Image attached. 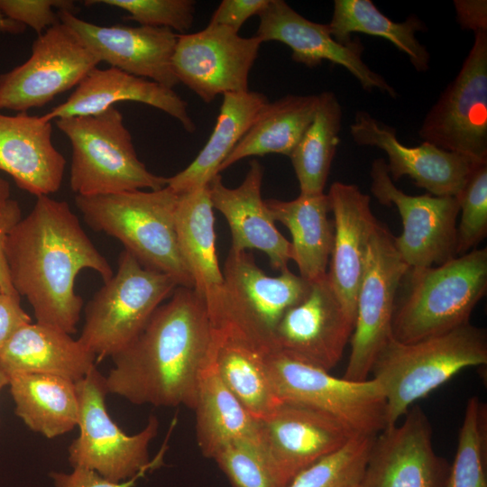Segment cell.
I'll use <instances>...</instances> for the list:
<instances>
[{
  "mask_svg": "<svg viewBox=\"0 0 487 487\" xmlns=\"http://www.w3.org/2000/svg\"><path fill=\"white\" fill-rule=\"evenodd\" d=\"M473 46L456 77L423 119V142L487 161V32H473Z\"/></svg>",
  "mask_w": 487,
  "mask_h": 487,
  "instance_id": "8fae6325",
  "label": "cell"
},
{
  "mask_svg": "<svg viewBox=\"0 0 487 487\" xmlns=\"http://www.w3.org/2000/svg\"><path fill=\"white\" fill-rule=\"evenodd\" d=\"M31 317L23 309L18 294L0 295V352L22 326L31 323Z\"/></svg>",
  "mask_w": 487,
  "mask_h": 487,
  "instance_id": "ee69618b",
  "label": "cell"
},
{
  "mask_svg": "<svg viewBox=\"0 0 487 487\" xmlns=\"http://www.w3.org/2000/svg\"><path fill=\"white\" fill-rule=\"evenodd\" d=\"M268 103L267 96L257 91L224 94L216 125L206 145L187 168L167 178L166 186L178 195L207 186Z\"/></svg>",
  "mask_w": 487,
  "mask_h": 487,
  "instance_id": "4316f807",
  "label": "cell"
},
{
  "mask_svg": "<svg viewBox=\"0 0 487 487\" xmlns=\"http://www.w3.org/2000/svg\"><path fill=\"white\" fill-rule=\"evenodd\" d=\"M409 271L394 245V236L378 223L370 239L358 291L344 379L352 381L369 379L378 354L392 336L397 290Z\"/></svg>",
  "mask_w": 487,
  "mask_h": 487,
  "instance_id": "7c38bea8",
  "label": "cell"
},
{
  "mask_svg": "<svg viewBox=\"0 0 487 487\" xmlns=\"http://www.w3.org/2000/svg\"><path fill=\"white\" fill-rule=\"evenodd\" d=\"M20 220L21 211L0 216V287L5 294H17L10 279L9 269L5 257V244L8 234Z\"/></svg>",
  "mask_w": 487,
  "mask_h": 487,
  "instance_id": "bcb514c9",
  "label": "cell"
},
{
  "mask_svg": "<svg viewBox=\"0 0 487 487\" xmlns=\"http://www.w3.org/2000/svg\"><path fill=\"white\" fill-rule=\"evenodd\" d=\"M212 459L233 487H286L273 472L257 441L230 442Z\"/></svg>",
  "mask_w": 487,
  "mask_h": 487,
  "instance_id": "74e56055",
  "label": "cell"
},
{
  "mask_svg": "<svg viewBox=\"0 0 487 487\" xmlns=\"http://www.w3.org/2000/svg\"><path fill=\"white\" fill-rule=\"evenodd\" d=\"M461 211L456 228V256L463 255L487 234V161L478 163L455 197Z\"/></svg>",
  "mask_w": 487,
  "mask_h": 487,
  "instance_id": "f35d334b",
  "label": "cell"
},
{
  "mask_svg": "<svg viewBox=\"0 0 487 487\" xmlns=\"http://www.w3.org/2000/svg\"><path fill=\"white\" fill-rule=\"evenodd\" d=\"M8 385L14 412L31 430L51 439L78 427L75 382L55 375L21 373L11 376Z\"/></svg>",
  "mask_w": 487,
  "mask_h": 487,
  "instance_id": "f546056e",
  "label": "cell"
},
{
  "mask_svg": "<svg viewBox=\"0 0 487 487\" xmlns=\"http://www.w3.org/2000/svg\"><path fill=\"white\" fill-rule=\"evenodd\" d=\"M445 487H487V406L469 399Z\"/></svg>",
  "mask_w": 487,
  "mask_h": 487,
  "instance_id": "d590c367",
  "label": "cell"
},
{
  "mask_svg": "<svg viewBox=\"0 0 487 487\" xmlns=\"http://www.w3.org/2000/svg\"><path fill=\"white\" fill-rule=\"evenodd\" d=\"M76 389L79 435L68 449L69 462L73 468L89 469L108 481L119 482L131 479L145 468L156 469L163 464L170 433L156 456L153 459L149 456L150 444L159 429L155 416H150L138 433H124L108 414L106 377L96 366L76 382Z\"/></svg>",
  "mask_w": 487,
  "mask_h": 487,
  "instance_id": "9c48e42d",
  "label": "cell"
},
{
  "mask_svg": "<svg viewBox=\"0 0 487 487\" xmlns=\"http://www.w3.org/2000/svg\"><path fill=\"white\" fill-rule=\"evenodd\" d=\"M269 0H223L208 23L227 27L236 32L252 16L258 15Z\"/></svg>",
  "mask_w": 487,
  "mask_h": 487,
  "instance_id": "b9f144b4",
  "label": "cell"
},
{
  "mask_svg": "<svg viewBox=\"0 0 487 487\" xmlns=\"http://www.w3.org/2000/svg\"><path fill=\"white\" fill-rule=\"evenodd\" d=\"M121 101L151 106L178 120L187 132L192 133L196 130L187 102L173 89L114 67L92 69L66 101L43 116L51 122L59 118L93 115Z\"/></svg>",
  "mask_w": 487,
  "mask_h": 487,
  "instance_id": "d4e9b609",
  "label": "cell"
},
{
  "mask_svg": "<svg viewBox=\"0 0 487 487\" xmlns=\"http://www.w3.org/2000/svg\"><path fill=\"white\" fill-rule=\"evenodd\" d=\"M263 167L253 160L243 182L234 188L225 186L220 174L208 184L213 207L226 219L231 234V249L235 252L256 249L264 253L271 267L288 269L291 244L277 229L261 188Z\"/></svg>",
  "mask_w": 487,
  "mask_h": 487,
  "instance_id": "603a6c76",
  "label": "cell"
},
{
  "mask_svg": "<svg viewBox=\"0 0 487 487\" xmlns=\"http://www.w3.org/2000/svg\"><path fill=\"white\" fill-rule=\"evenodd\" d=\"M262 42L221 25L177 34L172 69L179 83L205 103L218 95L248 91L249 75Z\"/></svg>",
  "mask_w": 487,
  "mask_h": 487,
  "instance_id": "9a60e30c",
  "label": "cell"
},
{
  "mask_svg": "<svg viewBox=\"0 0 487 487\" xmlns=\"http://www.w3.org/2000/svg\"><path fill=\"white\" fill-rule=\"evenodd\" d=\"M264 201L273 220L283 224L291 234V260L299 276L309 283L324 278L334 238L327 194H300L289 201Z\"/></svg>",
  "mask_w": 487,
  "mask_h": 487,
  "instance_id": "83f0119b",
  "label": "cell"
},
{
  "mask_svg": "<svg viewBox=\"0 0 487 487\" xmlns=\"http://www.w3.org/2000/svg\"><path fill=\"white\" fill-rule=\"evenodd\" d=\"M101 61L60 22L37 37L27 60L0 75V110L41 107L77 87Z\"/></svg>",
  "mask_w": 487,
  "mask_h": 487,
  "instance_id": "4fadbf2b",
  "label": "cell"
},
{
  "mask_svg": "<svg viewBox=\"0 0 487 487\" xmlns=\"http://www.w3.org/2000/svg\"><path fill=\"white\" fill-rule=\"evenodd\" d=\"M87 5L103 4L130 14L125 17L142 26L161 27L186 33L194 23L193 0H87Z\"/></svg>",
  "mask_w": 487,
  "mask_h": 487,
  "instance_id": "ab89813d",
  "label": "cell"
},
{
  "mask_svg": "<svg viewBox=\"0 0 487 487\" xmlns=\"http://www.w3.org/2000/svg\"><path fill=\"white\" fill-rule=\"evenodd\" d=\"M354 325L326 274L283 315L274 333L276 350L329 372L341 360Z\"/></svg>",
  "mask_w": 487,
  "mask_h": 487,
  "instance_id": "ac0fdd59",
  "label": "cell"
},
{
  "mask_svg": "<svg viewBox=\"0 0 487 487\" xmlns=\"http://www.w3.org/2000/svg\"><path fill=\"white\" fill-rule=\"evenodd\" d=\"M371 191L384 206L394 205L401 217L402 233L394 245L409 269L440 265L456 257L455 197L431 194L410 196L396 187L384 159L373 161Z\"/></svg>",
  "mask_w": 487,
  "mask_h": 487,
  "instance_id": "5bb4252c",
  "label": "cell"
},
{
  "mask_svg": "<svg viewBox=\"0 0 487 487\" xmlns=\"http://www.w3.org/2000/svg\"><path fill=\"white\" fill-rule=\"evenodd\" d=\"M152 468H145L129 480L115 482L97 473L83 467H74L70 473L51 472L54 487H133L137 481Z\"/></svg>",
  "mask_w": 487,
  "mask_h": 487,
  "instance_id": "7bdbcfd3",
  "label": "cell"
},
{
  "mask_svg": "<svg viewBox=\"0 0 487 487\" xmlns=\"http://www.w3.org/2000/svg\"><path fill=\"white\" fill-rule=\"evenodd\" d=\"M317 98V95H287L269 102L221 163L218 173L246 157L270 153L289 157L313 119Z\"/></svg>",
  "mask_w": 487,
  "mask_h": 487,
  "instance_id": "4dcf8cb0",
  "label": "cell"
},
{
  "mask_svg": "<svg viewBox=\"0 0 487 487\" xmlns=\"http://www.w3.org/2000/svg\"><path fill=\"white\" fill-rule=\"evenodd\" d=\"M354 436L326 413L280 400L271 414L259 420L257 443L287 487L299 472L337 451Z\"/></svg>",
  "mask_w": 487,
  "mask_h": 487,
  "instance_id": "e0dca14e",
  "label": "cell"
},
{
  "mask_svg": "<svg viewBox=\"0 0 487 487\" xmlns=\"http://www.w3.org/2000/svg\"><path fill=\"white\" fill-rule=\"evenodd\" d=\"M2 293H3V290H2V289H1V287H0V295H1Z\"/></svg>",
  "mask_w": 487,
  "mask_h": 487,
  "instance_id": "816d5d0a",
  "label": "cell"
},
{
  "mask_svg": "<svg viewBox=\"0 0 487 487\" xmlns=\"http://www.w3.org/2000/svg\"><path fill=\"white\" fill-rule=\"evenodd\" d=\"M214 363L224 384L257 420L280 404L267 371L265 355L232 339H218Z\"/></svg>",
  "mask_w": 487,
  "mask_h": 487,
  "instance_id": "e575fe53",
  "label": "cell"
},
{
  "mask_svg": "<svg viewBox=\"0 0 487 487\" xmlns=\"http://www.w3.org/2000/svg\"><path fill=\"white\" fill-rule=\"evenodd\" d=\"M362 475V474H361ZM361 475L352 481L350 483H348L345 487H359V480L361 478Z\"/></svg>",
  "mask_w": 487,
  "mask_h": 487,
  "instance_id": "f907efd6",
  "label": "cell"
},
{
  "mask_svg": "<svg viewBox=\"0 0 487 487\" xmlns=\"http://www.w3.org/2000/svg\"><path fill=\"white\" fill-rule=\"evenodd\" d=\"M96 356L69 334L29 323L0 352V368L10 378L21 373L60 376L77 382L96 366Z\"/></svg>",
  "mask_w": 487,
  "mask_h": 487,
  "instance_id": "484cf974",
  "label": "cell"
},
{
  "mask_svg": "<svg viewBox=\"0 0 487 487\" xmlns=\"http://www.w3.org/2000/svg\"><path fill=\"white\" fill-rule=\"evenodd\" d=\"M486 363V332L470 323L412 343L391 336L371 370L385 397L387 427L460 371Z\"/></svg>",
  "mask_w": 487,
  "mask_h": 487,
  "instance_id": "277c9868",
  "label": "cell"
},
{
  "mask_svg": "<svg viewBox=\"0 0 487 487\" xmlns=\"http://www.w3.org/2000/svg\"><path fill=\"white\" fill-rule=\"evenodd\" d=\"M193 410L196 412L197 443L207 458L212 459L221 447L230 442L240 439L257 441L259 420L224 384L214 360L201 374Z\"/></svg>",
  "mask_w": 487,
  "mask_h": 487,
  "instance_id": "1f68e13d",
  "label": "cell"
},
{
  "mask_svg": "<svg viewBox=\"0 0 487 487\" xmlns=\"http://www.w3.org/2000/svg\"><path fill=\"white\" fill-rule=\"evenodd\" d=\"M58 14L60 21L71 28L100 61L170 89L179 84L172 69L177 43L172 30L142 25L103 26L84 21L69 11H58Z\"/></svg>",
  "mask_w": 487,
  "mask_h": 487,
  "instance_id": "44dd1931",
  "label": "cell"
},
{
  "mask_svg": "<svg viewBox=\"0 0 487 487\" xmlns=\"http://www.w3.org/2000/svg\"><path fill=\"white\" fill-rule=\"evenodd\" d=\"M55 8L74 13L75 5L68 0H0V10L7 18L30 26L38 36L60 22Z\"/></svg>",
  "mask_w": 487,
  "mask_h": 487,
  "instance_id": "60d3db41",
  "label": "cell"
},
{
  "mask_svg": "<svg viewBox=\"0 0 487 487\" xmlns=\"http://www.w3.org/2000/svg\"><path fill=\"white\" fill-rule=\"evenodd\" d=\"M373 438L354 436L299 472L287 487H345L362 474Z\"/></svg>",
  "mask_w": 487,
  "mask_h": 487,
  "instance_id": "8d00e7d4",
  "label": "cell"
},
{
  "mask_svg": "<svg viewBox=\"0 0 487 487\" xmlns=\"http://www.w3.org/2000/svg\"><path fill=\"white\" fill-rule=\"evenodd\" d=\"M265 362L280 400L326 413L357 436L373 437L387 427L385 397L374 379L352 381L337 378L280 350L267 354Z\"/></svg>",
  "mask_w": 487,
  "mask_h": 487,
  "instance_id": "30bf717a",
  "label": "cell"
},
{
  "mask_svg": "<svg viewBox=\"0 0 487 487\" xmlns=\"http://www.w3.org/2000/svg\"><path fill=\"white\" fill-rule=\"evenodd\" d=\"M350 134L356 144L376 147L386 153L393 182L408 176L418 188L436 197H456L474 166L482 163L426 142L406 146L398 139L394 127L363 110L356 112Z\"/></svg>",
  "mask_w": 487,
  "mask_h": 487,
  "instance_id": "ffe728a7",
  "label": "cell"
},
{
  "mask_svg": "<svg viewBox=\"0 0 487 487\" xmlns=\"http://www.w3.org/2000/svg\"><path fill=\"white\" fill-rule=\"evenodd\" d=\"M372 440L359 487H445L450 464L433 446L430 421L413 405Z\"/></svg>",
  "mask_w": 487,
  "mask_h": 487,
  "instance_id": "2e32d148",
  "label": "cell"
},
{
  "mask_svg": "<svg viewBox=\"0 0 487 487\" xmlns=\"http://www.w3.org/2000/svg\"><path fill=\"white\" fill-rule=\"evenodd\" d=\"M222 273L221 288L206 300L217 337L241 342L264 355L275 351L280 320L307 296L310 283L289 268L268 276L251 253L232 249Z\"/></svg>",
  "mask_w": 487,
  "mask_h": 487,
  "instance_id": "3957f363",
  "label": "cell"
},
{
  "mask_svg": "<svg viewBox=\"0 0 487 487\" xmlns=\"http://www.w3.org/2000/svg\"><path fill=\"white\" fill-rule=\"evenodd\" d=\"M51 122L43 115L0 113V170L30 194L48 196L60 188L66 160L51 141Z\"/></svg>",
  "mask_w": 487,
  "mask_h": 487,
  "instance_id": "cb8c5ba5",
  "label": "cell"
},
{
  "mask_svg": "<svg viewBox=\"0 0 487 487\" xmlns=\"http://www.w3.org/2000/svg\"><path fill=\"white\" fill-rule=\"evenodd\" d=\"M409 291L395 306L391 335L412 343L470 323L487 290V249H473L440 265L409 269Z\"/></svg>",
  "mask_w": 487,
  "mask_h": 487,
  "instance_id": "8992f818",
  "label": "cell"
},
{
  "mask_svg": "<svg viewBox=\"0 0 487 487\" xmlns=\"http://www.w3.org/2000/svg\"><path fill=\"white\" fill-rule=\"evenodd\" d=\"M5 257L12 285L27 299L36 322L69 335L77 331L83 306L74 289L77 275L91 269L106 281L114 274L69 206L48 196L37 197L12 228Z\"/></svg>",
  "mask_w": 487,
  "mask_h": 487,
  "instance_id": "7a4b0ae2",
  "label": "cell"
},
{
  "mask_svg": "<svg viewBox=\"0 0 487 487\" xmlns=\"http://www.w3.org/2000/svg\"><path fill=\"white\" fill-rule=\"evenodd\" d=\"M21 211L18 203L10 198L9 183L0 178V216Z\"/></svg>",
  "mask_w": 487,
  "mask_h": 487,
  "instance_id": "7dc6e473",
  "label": "cell"
},
{
  "mask_svg": "<svg viewBox=\"0 0 487 487\" xmlns=\"http://www.w3.org/2000/svg\"><path fill=\"white\" fill-rule=\"evenodd\" d=\"M104 282L86 307L78 337L96 361L131 345L178 287L171 277L142 266L126 250L119 255L116 272Z\"/></svg>",
  "mask_w": 487,
  "mask_h": 487,
  "instance_id": "ba28073f",
  "label": "cell"
},
{
  "mask_svg": "<svg viewBox=\"0 0 487 487\" xmlns=\"http://www.w3.org/2000/svg\"><path fill=\"white\" fill-rule=\"evenodd\" d=\"M55 124L71 143L69 185L76 196L166 187L167 178L152 173L138 159L131 133L115 107L93 115L59 118Z\"/></svg>",
  "mask_w": 487,
  "mask_h": 487,
  "instance_id": "52a82bcc",
  "label": "cell"
},
{
  "mask_svg": "<svg viewBox=\"0 0 487 487\" xmlns=\"http://www.w3.org/2000/svg\"><path fill=\"white\" fill-rule=\"evenodd\" d=\"M327 24L331 35L342 44L353 41V32L382 37L406 54L417 71L429 69L430 54L416 37L426 25L414 14L398 23L384 15L371 0H335Z\"/></svg>",
  "mask_w": 487,
  "mask_h": 487,
  "instance_id": "d6a6232c",
  "label": "cell"
},
{
  "mask_svg": "<svg viewBox=\"0 0 487 487\" xmlns=\"http://www.w3.org/2000/svg\"><path fill=\"white\" fill-rule=\"evenodd\" d=\"M334 215V238L328 279L345 312L354 321L368 246L378 221L371 198L354 184L334 182L327 193Z\"/></svg>",
  "mask_w": 487,
  "mask_h": 487,
  "instance_id": "7402d4cb",
  "label": "cell"
},
{
  "mask_svg": "<svg viewBox=\"0 0 487 487\" xmlns=\"http://www.w3.org/2000/svg\"><path fill=\"white\" fill-rule=\"evenodd\" d=\"M255 36L263 41H280L289 46L291 58L308 68L325 60L347 69L365 91L379 90L396 98V90L363 60V45L356 38L342 44L331 35L327 23L312 22L299 14L283 0H269L258 14Z\"/></svg>",
  "mask_w": 487,
  "mask_h": 487,
  "instance_id": "d6986e66",
  "label": "cell"
},
{
  "mask_svg": "<svg viewBox=\"0 0 487 487\" xmlns=\"http://www.w3.org/2000/svg\"><path fill=\"white\" fill-rule=\"evenodd\" d=\"M217 343L204 297L178 286L137 338L111 357L107 391L134 405L194 409Z\"/></svg>",
  "mask_w": 487,
  "mask_h": 487,
  "instance_id": "6da1fadb",
  "label": "cell"
},
{
  "mask_svg": "<svg viewBox=\"0 0 487 487\" xmlns=\"http://www.w3.org/2000/svg\"><path fill=\"white\" fill-rule=\"evenodd\" d=\"M9 384V377L7 374L0 368V391Z\"/></svg>",
  "mask_w": 487,
  "mask_h": 487,
  "instance_id": "681fc988",
  "label": "cell"
},
{
  "mask_svg": "<svg viewBox=\"0 0 487 487\" xmlns=\"http://www.w3.org/2000/svg\"><path fill=\"white\" fill-rule=\"evenodd\" d=\"M456 20L463 29L487 32L486 0H455Z\"/></svg>",
  "mask_w": 487,
  "mask_h": 487,
  "instance_id": "f6af8a7d",
  "label": "cell"
},
{
  "mask_svg": "<svg viewBox=\"0 0 487 487\" xmlns=\"http://www.w3.org/2000/svg\"><path fill=\"white\" fill-rule=\"evenodd\" d=\"M214 207L208 185L180 194L175 211V231L181 257L192 277L193 289L205 300L221 288L215 233Z\"/></svg>",
  "mask_w": 487,
  "mask_h": 487,
  "instance_id": "f1b7e54d",
  "label": "cell"
},
{
  "mask_svg": "<svg viewBox=\"0 0 487 487\" xmlns=\"http://www.w3.org/2000/svg\"><path fill=\"white\" fill-rule=\"evenodd\" d=\"M26 29L23 24L7 18L0 10V32L13 34L23 33Z\"/></svg>",
  "mask_w": 487,
  "mask_h": 487,
  "instance_id": "c3c4849f",
  "label": "cell"
},
{
  "mask_svg": "<svg viewBox=\"0 0 487 487\" xmlns=\"http://www.w3.org/2000/svg\"><path fill=\"white\" fill-rule=\"evenodd\" d=\"M179 197L166 186L150 191L76 196L75 204L93 230L118 239L142 266L169 275L178 286L193 288L175 231Z\"/></svg>",
  "mask_w": 487,
  "mask_h": 487,
  "instance_id": "5b68a950",
  "label": "cell"
},
{
  "mask_svg": "<svg viewBox=\"0 0 487 487\" xmlns=\"http://www.w3.org/2000/svg\"><path fill=\"white\" fill-rule=\"evenodd\" d=\"M317 97L313 119L289 155L302 195L324 193L340 142L343 112L338 98L330 90Z\"/></svg>",
  "mask_w": 487,
  "mask_h": 487,
  "instance_id": "836d02e7",
  "label": "cell"
}]
</instances>
